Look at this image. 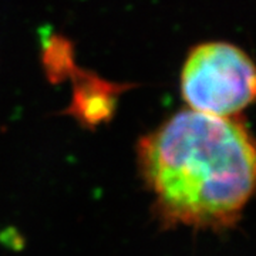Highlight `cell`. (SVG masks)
I'll use <instances>...</instances> for the list:
<instances>
[{
  "instance_id": "1",
  "label": "cell",
  "mask_w": 256,
  "mask_h": 256,
  "mask_svg": "<svg viewBox=\"0 0 256 256\" xmlns=\"http://www.w3.org/2000/svg\"><path fill=\"white\" fill-rule=\"evenodd\" d=\"M138 165L164 226L232 228L255 190L254 141L234 117L180 111L140 141Z\"/></svg>"
},
{
  "instance_id": "3",
  "label": "cell",
  "mask_w": 256,
  "mask_h": 256,
  "mask_svg": "<svg viewBox=\"0 0 256 256\" xmlns=\"http://www.w3.org/2000/svg\"><path fill=\"white\" fill-rule=\"evenodd\" d=\"M117 87L101 82L97 77H82L74 92V114L86 122H100L107 120L114 110Z\"/></svg>"
},
{
  "instance_id": "2",
  "label": "cell",
  "mask_w": 256,
  "mask_h": 256,
  "mask_svg": "<svg viewBox=\"0 0 256 256\" xmlns=\"http://www.w3.org/2000/svg\"><path fill=\"white\" fill-rule=\"evenodd\" d=\"M255 67L225 42L196 46L184 64L181 92L188 107L214 117H235L255 97Z\"/></svg>"
}]
</instances>
